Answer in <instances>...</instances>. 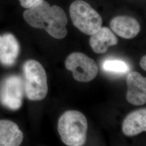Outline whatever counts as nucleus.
<instances>
[{"instance_id":"1","label":"nucleus","mask_w":146,"mask_h":146,"mask_svg":"<svg viewBox=\"0 0 146 146\" xmlns=\"http://www.w3.org/2000/svg\"><path fill=\"white\" fill-rule=\"evenodd\" d=\"M23 17L29 25L44 29L55 38L62 39L67 34L68 19L65 12L60 7L50 6L43 0L25 11Z\"/></svg>"},{"instance_id":"2","label":"nucleus","mask_w":146,"mask_h":146,"mask_svg":"<svg viewBox=\"0 0 146 146\" xmlns=\"http://www.w3.org/2000/svg\"><path fill=\"white\" fill-rule=\"evenodd\" d=\"M58 129L61 140L67 146H83L87 139V120L81 112L68 110L60 117Z\"/></svg>"},{"instance_id":"3","label":"nucleus","mask_w":146,"mask_h":146,"mask_svg":"<svg viewBox=\"0 0 146 146\" xmlns=\"http://www.w3.org/2000/svg\"><path fill=\"white\" fill-rule=\"evenodd\" d=\"M23 69L27 98L31 101L44 99L48 89L47 74L43 66L36 60H30L25 63Z\"/></svg>"},{"instance_id":"4","label":"nucleus","mask_w":146,"mask_h":146,"mask_svg":"<svg viewBox=\"0 0 146 146\" xmlns=\"http://www.w3.org/2000/svg\"><path fill=\"white\" fill-rule=\"evenodd\" d=\"M69 12L74 26L86 35H92L102 27L101 16L84 1H74L70 5Z\"/></svg>"},{"instance_id":"5","label":"nucleus","mask_w":146,"mask_h":146,"mask_svg":"<svg viewBox=\"0 0 146 146\" xmlns=\"http://www.w3.org/2000/svg\"><path fill=\"white\" fill-rule=\"evenodd\" d=\"M66 68L72 72L73 78L81 82H88L95 78L98 67L94 60L81 52H73L65 61Z\"/></svg>"},{"instance_id":"6","label":"nucleus","mask_w":146,"mask_h":146,"mask_svg":"<svg viewBox=\"0 0 146 146\" xmlns=\"http://www.w3.org/2000/svg\"><path fill=\"white\" fill-rule=\"evenodd\" d=\"M23 80L20 76L12 75L5 78L0 84V102L11 110H19L24 94Z\"/></svg>"},{"instance_id":"7","label":"nucleus","mask_w":146,"mask_h":146,"mask_svg":"<svg viewBox=\"0 0 146 146\" xmlns=\"http://www.w3.org/2000/svg\"><path fill=\"white\" fill-rule=\"evenodd\" d=\"M127 92L126 99L131 104L141 106L146 102V79L136 72L127 76Z\"/></svg>"},{"instance_id":"8","label":"nucleus","mask_w":146,"mask_h":146,"mask_svg":"<svg viewBox=\"0 0 146 146\" xmlns=\"http://www.w3.org/2000/svg\"><path fill=\"white\" fill-rule=\"evenodd\" d=\"M20 52V46L15 36L9 33L0 35V62L11 67L15 63Z\"/></svg>"},{"instance_id":"9","label":"nucleus","mask_w":146,"mask_h":146,"mask_svg":"<svg viewBox=\"0 0 146 146\" xmlns=\"http://www.w3.org/2000/svg\"><path fill=\"white\" fill-rule=\"evenodd\" d=\"M112 31L118 36L125 39L133 38L140 31V25L135 19L127 16L114 18L110 23Z\"/></svg>"},{"instance_id":"10","label":"nucleus","mask_w":146,"mask_h":146,"mask_svg":"<svg viewBox=\"0 0 146 146\" xmlns=\"http://www.w3.org/2000/svg\"><path fill=\"white\" fill-rule=\"evenodd\" d=\"M23 139V133L15 123L0 120V146H20Z\"/></svg>"},{"instance_id":"11","label":"nucleus","mask_w":146,"mask_h":146,"mask_svg":"<svg viewBox=\"0 0 146 146\" xmlns=\"http://www.w3.org/2000/svg\"><path fill=\"white\" fill-rule=\"evenodd\" d=\"M122 130L127 136H134L146 131V108L134 111L128 115L123 122Z\"/></svg>"},{"instance_id":"12","label":"nucleus","mask_w":146,"mask_h":146,"mask_svg":"<svg viewBox=\"0 0 146 146\" xmlns=\"http://www.w3.org/2000/svg\"><path fill=\"white\" fill-rule=\"evenodd\" d=\"M89 40L90 46L96 54H104L110 46H115L118 40L114 33L107 27H101Z\"/></svg>"},{"instance_id":"13","label":"nucleus","mask_w":146,"mask_h":146,"mask_svg":"<svg viewBox=\"0 0 146 146\" xmlns=\"http://www.w3.org/2000/svg\"><path fill=\"white\" fill-rule=\"evenodd\" d=\"M106 71L115 73H125L129 70L128 66L125 62L120 60H108L103 64Z\"/></svg>"},{"instance_id":"14","label":"nucleus","mask_w":146,"mask_h":146,"mask_svg":"<svg viewBox=\"0 0 146 146\" xmlns=\"http://www.w3.org/2000/svg\"><path fill=\"white\" fill-rule=\"evenodd\" d=\"M42 0H19L21 5L25 8H30Z\"/></svg>"},{"instance_id":"15","label":"nucleus","mask_w":146,"mask_h":146,"mask_svg":"<svg viewBox=\"0 0 146 146\" xmlns=\"http://www.w3.org/2000/svg\"><path fill=\"white\" fill-rule=\"evenodd\" d=\"M140 64L141 68L144 70H146V56L144 55L140 60Z\"/></svg>"}]
</instances>
